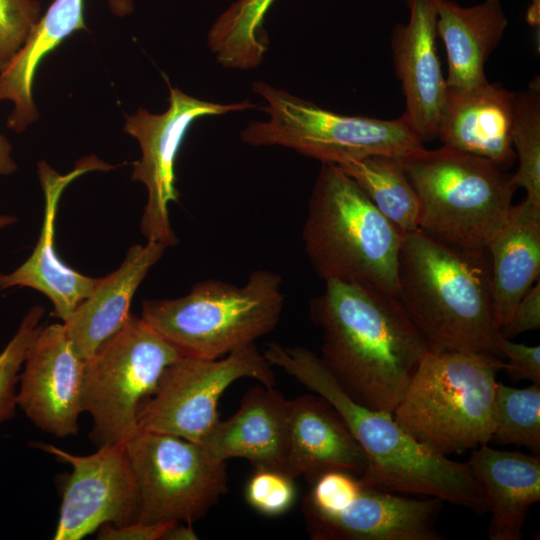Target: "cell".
<instances>
[{
  "label": "cell",
  "mask_w": 540,
  "mask_h": 540,
  "mask_svg": "<svg viewBox=\"0 0 540 540\" xmlns=\"http://www.w3.org/2000/svg\"><path fill=\"white\" fill-rule=\"evenodd\" d=\"M540 451V384L514 388L496 383L490 442Z\"/></svg>",
  "instance_id": "cell-29"
},
{
  "label": "cell",
  "mask_w": 540,
  "mask_h": 540,
  "mask_svg": "<svg viewBox=\"0 0 540 540\" xmlns=\"http://www.w3.org/2000/svg\"><path fill=\"white\" fill-rule=\"evenodd\" d=\"M251 88L265 100L260 109L268 119L250 121L241 130L247 145L286 147L335 165L371 155L402 157L424 147L403 115L388 120L343 115L264 81Z\"/></svg>",
  "instance_id": "cell-8"
},
{
  "label": "cell",
  "mask_w": 540,
  "mask_h": 540,
  "mask_svg": "<svg viewBox=\"0 0 540 540\" xmlns=\"http://www.w3.org/2000/svg\"><path fill=\"white\" fill-rule=\"evenodd\" d=\"M112 12L118 16H124L133 11L132 0H109Z\"/></svg>",
  "instance_id": "cell-38"
},
{
  "label": "cell",
  "mask_w": 540,
  "mask_h": 540,
  "mask_svg": "<svg viewBox=\"0 0 540 540\" xmlns=\"http://www.w3.org/2000/svg\"><path fill=\"white\" fill-rule=\"evenodd\" d=\"M12 146L5 136L0 134V176L10 175L17 169L12 155Z\"/></svg>",
  "instance_id": "cell-36"
},
{
  "label": "cell",
  "mask_w": 540,
  "mask_h": 540,
  "mask_svg": "<svg viewBox=\"0 0 540 540\" xmlns=\"http://www.w3.org/2000/svg\"><path fill=\"white\" fill-rule=\"evenodd\" d=\"M491 512L490 540H520L527 513L540 500V457L486 445L466 462Z\"/></svg>",
  "instance_id": "cell-22"
},
{
  "label": "cell",
  "mask_w": 540,
  "mask_h": 540,
  "mask_svg": "<svg viewBox=\"0 0 540 540\" xmlns=\"http://www.w3.org/2000/svg\"><path fill=\"white\" fill-rule=\"evenodd\" d=\"M245 498L263 515H281L291 508L296 498L294 479L281 471L255 469L246 484Z\"/></svg>",
  "instance_id": "cell-31"
},
{
  "label": "cell",
  "mask_w": 540,
  "mask_h": 540,
  "mask_svg": "<svg viewBox=\"0 0 540 540\" xmlns=\"http://www.w3.org/2000/svg\"><path fill=\"white\" fill-rule=\"evenodd\" d=\"M272 367L255 343L217 359L182 355L165 369L153 394L142 403L138 430L200 444L220 420L218 402L224 391L241 378L273 387Z\"/></svg>",
  "instance_id": "cell-12"
},
{
  "label": "cell",
  "mask_w": 540,
  "mask_h": 540,
  "mask_svg": "<svg viewBox=\"0 0 540 540\" xmlns=\"http://www.w3.org/2000/svg\"><path fill=\"white\" fill-rule=\"evenodd\" d=\"M540 327V282L534 284L518 301L508 322L500 329L506 338H513Z\"/></svg>",
  "instance_id": "cell-34"
},
{
  "label": "cell",
  "mask_w": 540,
  "mask_h": 540,
  "mask_svg": "<svg viewBox=\"0 0 540 540\" xmlns=\"http://www.w3.org/2000/svg\"><path fill=\"white\" fill-rule=\"evenodd\" d=\"M508 18L500 0L464 7L443 0L437 13V36L447 56L449 91L466 92L486 85L485 63L502 40Z\"/></svg>",
  "instance_id": "cell-23"
},
{
  "label": "cell",
  "mask_w": 540,
  "mask_h": 540,
  "mask_svg": "<svg viewBox=\"0 0 540 540\" xmlns=\"http://www.w3.org/2000/svg\"><path fill=\"white\" fill-rule=\"evenodd\" d=\"M505 362L465 351H428L394 419L417 441L448 456L486 445L494 430L497 373Z\"/></svg>",
  "instance_id": "cell-5"
},
{
  "label": "cell",
  "mask_w": 540,
  "mask_h": 540,
  "mask_svg": "<svg viewBox=\"0 0 540 540\" xmlns=\"http://www.w3.org/2000/svg\"><path fill=\"white\" fill-rule=\"evenodd\" d=\"M274 0H237L210 28L208 46L224 68L248 70L259 66L268 48L263 29Z\"/></svg>",
  "instance_id": "cell-27"
},
{
  "label": "cell",
  "mask_w": 540,
  "mask_h": 540,
  "mask_svg": "<svg viewBox=\"0 0 540 540\" xmlns=\"http://www.w3.org/2000/svg\"><path fill=\"white\" fill-rule=\"evenodd\" d=\"M442 1L404 0L409 20L396 24L390 37L395 75L405 97L403 116L423 143L437 136L448 91L436 45Z\"/></svg>",
  "instance_id": "cell-16"
},
{
  "label": "cell",
  "mask_w": 540,
  "mask_h": 540,
  "mask_svg": "<svg viewBox=\"0 0 540 540\" xmlns=\"http://www.w3.org/2000/svg\"><path fill=\"white\" fill-rule=\"evenodd\" d=\"M486 254L443 243L420 229L402 236L396 297L430 351L501 358Z\"/></svg>",
  "instance_id": "cell-3"
},
{
  "label": "cell",
  "mask_w": 540,
  "mask_h": 540,
  "mask_svg": "<svg viewBox=\"0 0 540 540\" xmlns=\"http://www.w3.org/2000/svg\"><path fill=\"white\" fill-rule=\"evenodd\" d=\"M85 360L63 323L42 327L20 374L17 405L41 430L76 435L83 409Z\"/></svg>",
  "instance_id": "cell-15"
},
{
  "label": "cell",
  "mask_w": 540,
  "mask_h": 540,
  "mask_svg": "<svg viewBox=\"0 0 540 540\" xmlns=\"http://www.w3.org/2000/svg\"><path fill=\"white\" fill-rule=\"evenodd\" d=\"M338 166L402 235L419 229V198L399 157L371 155Z\"/></svg>",
  "instance_id": "cell-26"
},
{
  "label": "cell",
  "mask_w": 540,
  "mask_h": 540,
  "mask_svg": "<svg viewBox=\"0 0 540 540\" xmlns=\"http://www.w3.org/2000/svg\"><path fill=\"white\" fill-rule=\"evenodd\" d=\"M274 271H253L242 285L208 279L177 298L145 300L141 318L182 355L224 357L279 323L284 293Z\"/></svg>",
  "instance_id": "cell-6"
},
{
  "label": "cell",
  "mask_w": 540,
  "mask_h": 540,
  "mask_svg": "<svg viewBox=\"0 0 540 540\" xmlns=\"http://www.w3.org/2000/svg\"><path fill=\"white\" fill-rule=\"evenodd\" d=\"M174 522L147 524L134 521L124 525L105 524L100 527V540H162Z\"/></svg>",
  "instance_id": "cell-35"
},
{
  "label": "cell",
  "mask_w": 540,
  "mask_h": 540,
  "mask_svg": "<svg viewBox=\"0 0 540 540\" xmlns=\"http://www.w3.org/2000/svg\"><path fill=\"white\" fill-rule=\"evenodd\" d=\"M198 539L192 524L174 522L171 524L162 540H196Z\"/></svg>",
  "instance_id": "cell-37"
},
{
  "label": "cell",
  "mask_w": 540,
  "mask_h": 540,
  "mask_svg": "<svg viewBox=\"0 0 540 540\" xmlns=\"http://www.w3.org/2000/svg\"><path fill=\"white\" fill-rule=\"evenodd\" d=\"M167 84L168 109L153 114L139 108L135 114L126 116L124 131L138 141L141 149V158L134 162L131 175L133 181L142 183L147 190L140 231L147 241L168 248L178 243L169 206L179 200L175 163L188 129L199 118L253 109L256 104L249 99L226 104L206 101L172 87L168 80Z\"/></svg>",
  "instance_id": "cell-13"
},
{
  "label": "cell",
  "mask_w": 540,
  "mask_h": 540,
  "mask_svg": "<svg viewBox=\"0 0 540 540\" xmlns=\"http://www.w3.org/2000/svg\"><path fill=\"white\" fill-rule=\"evenodd\" d=\"M124 445L138 487L137 521L192 524L227 492L225 462L198 443L138 430Z\"/></svg>",
  "instance_id": "cell-11"
},
{
  "label": "cell",
  "mask_w": 540,
  "mask_h": 540,
  "mask_svg": "<svg viewBox=\"0 0 540 540\" xmlns=\"http://www.w3.org/2000/svg\"><path fill=\"white\" fill-rule=\"evenodd\" d=\"M494 320L500 330L522 296L539 280L540 211L522 202L486 248Z\"/></svg>",
  "instance_id": "cell-24"
},
{
  "label": "cell",
  "mask_w": 540,
  "mask_h": 540,
  "mask_svg": "<svg viewBox=\"0 0 540 540\" xmlns=\"http://www.w3.org/2000/svg\"><path fill=\"white\" fill-rule=\"evenodd\" d=\"M40 11L36 0H0V72L25 43Z\"/></svg>",
  "instance_id": "cell-32"
},
{
  "label": "cell",
  "mask_w": 540,
  "mask_h": 540,
  "mask_svg": "<svg viewBox=\"0 0 540 540\" xmlns=\"http://www.w3.org/2000/svg\"><path fill=\"white\" fill-rule=\"evenodd\" d=\"M321 329V360L356 402L393 413L428 345L396 296L330 280L310 302Z\"/></svg>",
  "instance_id": "cell-1"
},
{
  "label": "cell",
  "mask_w": 540,
  "mask_h": 540,
  "mask_svg": "<svg viewBox=\"0 0 540 540\" xmlns=\"http://www.w3.org/2000/svg\"><path fill=\"white\" fill-rule=\"evenodd\" d=\"M291 400L259 383L248 389L237 411L219 420L200 445L215 460H248L255 469L286 474L290 447Z\"/></svg>",
  "instance_id": "cell-18"
},
{
  "label": "cell",
  "mask_w": 540,
  "mask_h": 540,
  "mask_svg": "<svg viewBox=\"0 0 540 540\" xmlns=\"http://www.w3.org/2000/svg\"><path fill=\"white\" fill-rule=\"evenodd\" d=\"M514 92L488 82L466 92L447 91L437 128L443 146L485 158L500 168L515 160L511 142Z\"/></svg>",
  "instance_id": "cell-19"
},
{
  "label": "cell",
  "mask_w": 540,
  "mask_h": 540,
  "mask_svg": "<svg viewBox=\"0 0 540 540\" xmlns=\"http://www.w3.org/2000/svg\"><path fill=\"white\" fill-rule=\"evenodd\" d=\"M17 218L12 215L0 214V230L16 223Z\"/></svg>",
  "instance_id": "cell-40"
},
{
  "label": "cell",
  "mask_w": 540,
  "mask_h": 540,
  "mask_svg": "<svg viewBox=\"0 0 540 540\" xmlns=\"http://www.w3.org/2000/svg\"><path fill=\"white\" fill-rule=\"evenodd\" d=\"M366 466L365 452L330 402L318 394L291 400L288 476L312 483L332 470L361 476Z\"/></svg>",
  "instance_id": "cell-20"
},
{
  "label": "cell",
  "mask_w": 540,
  "mask_h": 540,
  "mask_svg": "<svg viewBox=\"0 0 540 540\" xmlns=\"http://www.w3.org/2000/svg\"><path fill=\"white\" fill-rule=\"evenodd\" d=\"M496 346L501 358L505 357L504 371L514 381L528 380L540 384V346L512 342L499 333Z\"/></svg>",
  "instance_id": "cell-33"
},
{
  "label": "cell",
  "mask_w": 540,
  "mask_h": 540,
  "mask_svg": "<svg viewBox=\"0 0 540 540\" xmlns=\"http://www.w3.org/2000/svg\"><path fill=\"white\" fill-rule=\"evenodd\" d=\"M45 309L40 305L31 307L22 318L17 331L0 353V423L16 414L19 371L42 329L40 324Z\"/></svg>",
  "instance_id": "cell-30"
},
{
  "label": "cell",
  "mask_w": 540,
  "mask_h": 540,
  "mask_svg": "<svg viewBox=\"0 0 540 540\" xmlns=\"http://www.w3.org/2000/svg\"><path fill=\"white\" fill-rule=\"evenodd\" d=\"M181 352L133 314L124 327L85 360L83 409L93 421L91 441L124 443L138 431L142 403Z\"/></svg>",
  "instance_id": "cell-9"
},
{
  "label": "cell",
  "mask_w": 540,
  "mask_h": 540,
  "mask_svg": "<svg viewBox=\"0 0 540 540\" xmlns=\"http://www.w3.org/2000/svg\"><path fill=\"white\" fill-rule=\"evenodd\" d=\"M530 5L527 10L526 20L534 27H539L540 23V0H530Z\"/></svg>",
  "instance_id": "cell-39"
},
{
  "label": "cell",
  "mask_w": 540,
  "mask_h": 540,
  "mask_svg": "<svg viewBox=\"0 0 540 540\" xmlns=\"http://www.w3.org/2000/svg\"><path fill=\"white\" fill-rule=\"evenodd\" d=\"M263 355L272 366L325 398L339 413L366 454L367 466L359 476L365 485L436 497L475 512L488 510L484 493L467 463L454 461L420 443L392 413L356 402L316 353L305 347L270 342Z\"/></svg>",
  "instance_id": "cell-2"
},
{
  "label": "cell",
  "mask_w": 540,
  "mask_h": 540,
  "mask_svg": "<svg viewBox=\"0 0 540 540\" xmlns=\"http://www.w3.org/2000/svg\"><path fill=\"white\" fill-rule=\"evenodd\" d=\"M399 159L419 198V229L455 247L486 250L510 217L511 177L485 158L446 146Z\"/></svg>",
  "instance_id": "cell-7"
},
{
  "label": "cell",
  "mask_w": 540,
  "mask_h": 540,
  "mask_svg": "<svg viewBox=\"0 0 540 540\" xmlns=\"http://www.w3.org/2000/svg\"><path fill=\"white\" fill-rule=\"evenodd\" d=\"M109 165L96 158H85L66 175H60L46 162L38 164L45 195V211L38 242L30 257L10 273H0V292L11 287H28L44 294L53 304L54 315L65 322L91 293L98 278L79 273L65 265L55 250L57 206L65 187L77 176Z\"/></svg>",
  "instance_id": "cell-17"
},
{
  "label": "cell",
  "mask_w": 540,
  "mask_h": 540,
  "mask_svg": "<svg viewBox=\"0 0 540 540\" xmlns=\"http://www.w3.org/2000/svg\"><path fill=\"white\" fill-rule=\"evenodd\" d=\"M402 236L341 167L321 165L302 228L306 255L321 279L397 296Z\"/></svg>",
  "instance_id": "cell-4"
},
{
  "label": "cell",
  "mask_w": 540,
  "mask_h": 540,
  "mask_svg": "<svg viewBox=\"0 0 540 540\" xmlns=\"http://www.w3.org/2000/svg\"><path fill=\"white\" fill-rule=\"evenodd\" d=\"M83 12L84 0H54L8 66L0 72V101L14 104L8 128L22 132L37 120L32 84L38 65L66 37L86 28Z\"/></svg>",
  "instance_id": "cell-25"
},
{
  "label": "cell",
  "mask_w": 540,
  "mask_h": 540,
  "mask_svg": "<svg viewBox=\"0 0 540 540\" xmlns=\"http://www.w3.org/2000/svg\"><path fill=\"white\" fill-rule=\"evenodd\" d=\"M166 249L155 241L132 245L121 265L106 277L98 278L91 293L63 322L76 352L84 360L124 327L131 316L130 305L137 289Z\"/></svg>",
  "instance_id": "cell-21"
},
{
  "label": "cell",
  "mask_w": 540,
  "mask_h": 540,
  "mask_svg": "<svg viewBox=\"0 0 540 540\" xmlns=\"http://www.w3.org/2000/svg\"><path fill=\"white\" fill-rule=\"evenodd\" d=\"M511 142L519 164L511 177L514 187L525 190L522 201L540 211V82L535 77L528 88L514 92Z\"/></svg>",
  "instance_id": "cell-28"
},
{
  "label": "cell",
  "mask_w": 540,
  "mask_h": 540,
  "mask_svg": "<svg viewBox=\"0 0 540 540\" xmlns=\"http://www.w3.org/2000/svg\"><path fill=\"white\" fill-rule=\"evenodd\" d=\"M303 502L314 540H441L436 521L443 500L418 499L365 485L342 470L321 474Z\"/></svg>",
  "instance_id": "cell-10"
},
{
  "label": "cell",
  "mask_w": 540,
  "mask_h": 540,
  "mask_svg": "<svg viewBox=\"0 0 540 540\" xmlns=\"http://www.w3.org/2000/svg\"><path fill=\"white\" fill-rule=\"evenodd\" d=\"M34 446L72 467L62 487L54 540H80L105 524L137 521L138 487L124 443L100 446L86 456L51 444Z\"/></svg>",
  "instance_id": "cell-14"
}]
</instances>
